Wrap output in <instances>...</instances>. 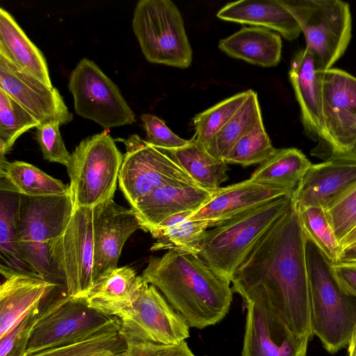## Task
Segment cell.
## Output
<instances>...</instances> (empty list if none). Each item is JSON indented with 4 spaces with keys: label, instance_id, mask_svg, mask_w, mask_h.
<instances>
[{
    "label": "cell",
    "instance_id": "obj_26",
    "mask_svg": "<svg viewBox=\"0 0 356 356\" xmlns=\"http://www.w3.org/2000/svg\"><path fill=\"white\" fill-rule=\"evenodd\" d=\"M0 54L23 71L53 86L44 56L3 8L0 9Z\"/></svg>",
    "mask_w": 356,
    "mask_h": 356
},
{
    "label": "cell",
    "instance_id": "obj_8",
    "mask_svg": "<svg viewBox=\"0 0 356 356\" xmlns=\"http://www.w3.org/2000/svg\"><path fill=\"white\" fill-rule=\"evenodd\" d=\"M297 19L318 71L344 54L352 36L349 4L341 0H284Z\"/></svg>",
    "mask_w": 356,
    "mask_h": 356
},
{
    "label": "cell",
    "instance_id": "obj_19",
    "mask_svg": "<svg viewBox=\"0 0 356 356\" xmlns=\"http://www.w3.org/2000/svg\"><path fill=\"white\" fill-rule=\"evenodd\" d=\"M214 191L185 182L166 184L156 188L131 208L136 212L142 229L151 234L172 216L198 211L211 198Z\"/></svg>",
    "mask_w": 356,
    "mask_h": 356
},
{
    "label": "cell",
    "instance_id": "obj_1",
    "mask_svg": "<svg viewBox=\"0 0 356 356\" xmlns=\"http://www.w3.org/2000/svg\"><path fill=\"white\" fill-rule=\"evenodd\" d=\"M307 238L293 200L234 273L233 292L270 309L300 336H313Z\"/></svg>",
    "mask_w": 356,
    "mask_h": 356
},
{
    "label": "cell",
    "instance_id": "obj_3",
    "mask_svg": "<svg viewBox=\"0 0 356 356\" xmlns=\"http://www.w3.org/2000/svg\"><path fill=\"white\" fill-rule=\"evenodd\" d=\"M306 257L312 334L335 353L348 345L356 327V296L339 284L330 261L307 239Z\"/></svg>",
    "mask_w": 356,
    "mask_h": 356
},
{
    "label": "cell",
    "instance_id": "obj_15",
    "mask_svg": "<svg viewBox=\"0 0 356 356\" xmlns=\"http://www.w3.org/2000/svg\"><path fill=\"white\" fill-rule=\"evenodd\" d=\"M0 89L22 106L40 124H65L73 115L58 90L23 71L0 54Z\"/></svg>",
    "mask_w": 356,
    "mask_h": 356
},
{
    "label": "cell",
    "instance_id": "obj_20",
    "mask_svg": "<svg viewBox=\"0 0 356 356\" xmlns=\"http://www.w3.org/2000/svg\"><path fill=\"white\" fill-rule=\"evenodd\" d=\"M0 272L3 277L0 286L1 338L23 315L57 287L63 286L49 282L38 275L15 271L2 265H0Z\"/></svg>",
    "mask_w": 356,
    "mask_h": 356
},
{
    "label": "cell",
    "instance_id": "obj_39",
    "mask_svg": "<svg viewBox=\"0 0 356 356\" xmlns=\"http://www.w3.org/2000/svg\"><path fill=\"white\" fill-rule=\"evenodd\" d=\"M325 211L340 243L356 227V185Z\"/></svg>",
    "mask_w": 356,
    "mask_h": 356
},
{
    "label": "cell",
    "instance_id": "obj_27",
    "mask_svg": "<svg viewBox=\"0 0 356 356\" xmlns=\"http://www.w3.org/2000/svg\"><path fill=\"white\" fill-rule=\"evenodd\" d=\"M162 151L203 188L216 191L229 178L227 163L211 155L193 136L181 147Z\"/></svg>",
    "mask_w": 356,
    "mask_h": 356
},
{
    "label": "cell",
    "instance_id": "obj_21",
    "mask_svg": "<svg viewBox=\"0 0 356 356\" xmlns=\"http://www.w3.org/2000/svg\"><path fill=\"white\" fill-rule=\"evenodd\" d=\"M287 195L292 193L248 179L218 188L207 204L188 218L207 220L210 227H215L248 209Z\"/></svg>",
    "mask_w": 356,
    "mask_h": 356
},
{
    "label": "cell",
    "instance_id": "obj_16",
    "mask_svg": "<svg viewBox=\"0 0 356 356\" xmlns=\"http://www.w3.org/2000/svg\"><path fill=\"white\" fill-rule=\"evenodd\" d=\"M241 356H306L309 337L300 336L270 309L246 303Z\"/></svg>",
    "mask_w": 356,
    "mask_h": 356
},
{
    "label": "cell",
    "instance_id": "obj_25",
    "mask_svg": "<svg viewBox=\"0 0 356 356\" xmlns=\"http://www.w3.org/2000/svg\"><path fill=\"white\" fill-rule=\"evenodd\" d=\"M280 35L259 26L243 27L219 41V49L228 56L262 67H274L282 54Z\"/></svg>",
    "mask_w": 356,
    "mask_h": 356
},
{
    "label": "cell",
    "instance_id": "obj_35",
    "mask_svg": "<svg viewBox=\"0 0 356 356\" xmlns=\"http://www.w3.org/2000/svg\"><path fill=\"white\" fill-rule=\"evenodd\" d=\"M120 328L73 344L42 350L29 356H124L127 342Z\"/></svg>",
    "mask_w": 356,
    "mask_h": 356
},
{
    "label": "cell",
    "instance_id": "obj_18",
    "mask_svg": "<svg viewBox=\"0 0 356 356\" xmlns=\"http://www.w3.org/2000/svg\"><path fill=\"white\" fill-rule=\"evenodd\" d=\"M356 185V160L334 158L312 164L292 193L298 210L318 207L327 209Z\"/></svg>",
    "mask_w": 356,
    "mask_h": 356
},
{
    "label": "cell",
    "instance_id": "obj_37",
    "mask_svg": "<svg viewBox=\"0 0 356 356\" xmlns=\"http://www.w3.org/2000/svg\"><path fill=\"white\" fill-rule=\"evenodd\" d=\"M252 90L236 94L195 115L193 137L206 147L248 97Z\"/></svg>",
    "mask_w": 356,
    "mask_h": 356
},
{
    "label": "cell",
    "instance_id": "obj_9",
    "mask_svg": "<svg viewBox=\"0 0 356 356\" xmlns=\"http://www.w3.org/2000/svg\"><path fill=\"white\" fill-rule=\"evenodd\" d=\"M318 73L321 136L312 154L324 161L344 158L356 140V77L332 67Z\"/></svg>",
    "mask_w": 356,
    "mask_h": 356
},
{
    "label": "cell",
    "instance_id": "obj_2",
    "mask_svg": "<svg viewBox=\"0 0 356 356\" xmlns=\"http://www.w3.org/2000/svg\"><path fill=\"white\" fill-rule=\"evenodd\" d=\"M141 276L163 293L189 327L215 325L229 310L230 282L197 256L168 250L161 257H152Z\"/></svg>",
    "mask_w": 356,
    "mask_h": 356
},
{
    "label": "cell",
    "instance_id": "obj_41",
    "mask_svg": "<svg viewBox=\"0 0 356 356\" xmlns=\"http://www.w3.org/2000/svg\"><path fill=\"white\" fill-rule=\"evenodd\" d=\"M140 119L146 131L145 140L148 144L161 150L177 149L188 144L189 140L179 137L156 115L145 113Z\"/></svg>",
    "mask_w": 356,
    "mask_h": 356
},
{
    "label": "cell",
    "instance_id": "obj_5",
    "mask_svg": "<svg viewBox=\"0 0 356 356\" xmlns=\"http://www.w3.org/2000/svg\"><path fill=\"white\" fill-rule=\"evenodd\" d=\"M74 213L70 191L62 195H20L18 238L22 254L35 274L65 286L49 255L51 242L65 232Z\"/></svg>",
    "mask_w": 356,
    "mask_h": 356
},
{
    "label": "cell",
    "instance_id": "obj_33",
    "mask_svg": "<svg viewBox=\"0 0 356 356\" xmlns=\"http://www.w3.org/2000/svg\"><path fill=\"white\" fill-rule=\"evenodd\" d=\"M297 211L307 239L318 248L331 264L339 263L342 249L325 209L308 207Z\"/></svg>",
    "mask_w": 356,
    "mask_h": 356
},
{
    "label": "cell",
    "instance_id": "obj_47",
    "mask_svg": "<svg viewBox=\"0 0 356 356\" xmlns=\"http://www.w3.org/2000/svg\"><path fill=\"white\" fill-rule=\"evenodd\" d=\"M344 158L352 159L356 160V140L353 145L352 147Z\"/></svg>",
    "mask_w": 356,
    "mask_h": 356
},
{
    "label": "cell",
    "instance_id": "obj_11",
    "mask_svg": "<svg viewBox=\"0 0 356 356\" xmlns=\"http://www.w3.org/2000/svg\"><path fill=\"white\" fill-rule=\"evenodd\" d=\"M68 88L76 114L104 129L136 122L135 113L118 86L86 58L81 59L72 71Z\"/></svg>",
    "mask_w": 356,
    "mask_h": 356
},
{
    "label": "cell",
    "instance_id": "obj_14",
    "mask_svg": "<svg viewBox=\"0 0 356 356\" xmlns=\"http://www.w3.org/2000/svg\"><path fill=\"white\" fill-rule=\"evenodd\" d=\"M125 340L174 346L189 337V326L153 285L145 282L132 307L121 318Z\"/></svg>",
    "mask_w": 356,
    "mask_h": 356
},
{
    "label": "cell",
    "instance_id": "obj_24",
    "mask_svg": "<svg viewBox=\"0 0 356 356\" xmlns=\"http://www.w3.org/2000/svg\"><path fill=\"white\" fill-rule=\"evenodd\" d=\"M318 72L312 56L302 49L291 60L289 76L300 106L305 132L318 142L321 136V88Z\"/></svg>",
    "mask_w": 356,
    "mask_h": 356
},
{
    "label": "cell",
    "instance_id": "obj_6",
    "mask_svg": "<svg viewBox=\"0 0 356 356\" xmlns=\"http://www.w3.org/2000/svg\"><path fill=\"white\" fill-rule=\"evenodd\" d=\"M122 159L115 140L106 131L80 142L66 167L74 211L93 209L113 199Z\"/></svg>",
    "mask_w": 356,
    "mask_h": 356
},
{
    "label": "cell",
    "instance_id": "obj_30",
    "mask_svg": "<svg viewBox=\"0 0 356 356\" xmlns=\"http://www.w3.org/2000/svg\"><path fill=\"white\" fill-rule=\"evenodd\" d=\"M311 165L307 156L297 148L276 149L250 179L293 193Z\"/></svg>",
    "mask_w": 356,
    "mask_h": 356
},
{
    "label": "cell",
    "instance_id": "obj_34",
    "mask_svg": "<svg viewBox=\"0 0 356 356\" xmlns=\"http://www.w3.org/2000/svg\"><path fill=\"white\" fill-rule=\"evenodd\" d=\"M61 292L57 287L43 300L23 315L9 332L0 338V356H24L37 323L51 309Z\"/></svg>",
    "mask_w": 356,
    "mask_h": 356
},
{
    "label": "cell",
    "instance_id": "obj_10",
    "mask_svg": "<svg viewBox=\"0 0 356 356\" xmlns=\"http://www.w3.org/2000/svg\"><path fill=\"white\" fill-rule=\"evenodd\" d=\"M120 327L118 318L94 309L84 298L70 297L64 290L35 325L24 356L73 344Z\"/></svg>",
    "mask_w": 356,
    "mask_h": 356
},
{
    "label": "cell",
    "instance_id": "obj_40",
    "mask_svg": "<svg viewBox=\"0 0 356 356\" xmlns=\"http://www.w3.org/2000/svg\"><path fill=\"white\" fill-rule=\"evenodd\" d=\"M59 122L40 124L36 129V140L45 160L67 167L71 154L67 151L61 137Z\"/></svg>",
    "mask_w": 356,
    "mask_h": 356
},
{
    "label": "cell",
    "instance_id": "obj_45",
    "mask_svg": "<svg viewBox=\"0 0 356 356\" xmlns=\"http://www.w3.org/2000/svg\"><path fill=\"white\" fill-rule=\"evenodd\" d=\"M356 244V227L340 242L342 250Z\"/></svg>",
    "mask_w": 356,
    "mask_h": 356
},
{
    "label": "cell",
    "instance_id": "obj_31",
    "mask_svg": "<svg viewBox=\"0 0 356 356\" xmlns=\"http://www.w3.org/2000/svg\"><path fill=\"white\" fill-rule=\"evenodd\" d=\"M0 191L1 265L15 271L34 273L24 259L19 244L20 195L10 191Z\"/></svg>",
    "mask_w": 356,
    "mask_h": 356
},
{
    "label": "cell",
    "instance_id": "obj_38",
    "mask_svg": "<svg viewBox=\"0 0 356 356\" xmlns=\"http://www.w3.org/2000/svg\"><path fill=\"white\" fill-rule=\"evenodd\" d=\"M275 150L261 120L234 145L224 161L242 166L261 164Z\"/></svg>",
    "mask_w": 356,
    "mask_h": 356
},
{
    "label": "cell",
    "instance_id": "obj_36",
    "mask_svg": "<svg viewBox=\"0 0 356 356\" xmlns=\"http://www.w3.org/2000/svg\"><path fill=\"white\" fill-rule=\"evenodd\" d=\"M39 125L35 118L0 89V159L5 158L22 134Z\"/></svg>",
    "mask_w": 356,
    "mask_h": 356
},
{
    "label": "cell",
    "instance_id": "obj_42",
    "mask_svg": "<svg viewBox=\"0 0 356 356\" xmlns=\"http://www.w3.org/2000/svg\"><path fill=\"white\" fill-rule=\"evenodd\" d=\"M126 342L124 356H195L186 341L174 346L135 340H126Z\"/></svg>",
    "mask_w": 356,
    "mask_h": 356
},
{
    "label": "cell",
    "instance_id": "obj_7",
    "mask_svg": "<svg viewBox=\"0 0 356 356\" xmlns=\"http://www.w3.org/2000/svg\"><path fill=\"white\" fill-rule=\"evenodd\" d=\"M132 29L148 62L179 68L191 65L193 52L184 19L172 1H138Z\"/></svg>",
    "mask_w": 356,
    "mask_h": 356
},
{
    "label": "cell",
    "instance_id": "obj_22",
    "mask_svg": "<svg viewBox=\"0 0 356 356\" xmlns=\"http://www.w3.org/2000/svg\"><path fill=\"white\" fill-rule=\"evenodd\" d=\"M144 284L134 268L118 267L97 278L83 298L94 309L120 318L132 307Z\"/></svg>",
    "mask_w": 356,
    "mask_h": 356
},
{
    "label": "cell",
    "instance_id": "obj_23",
    "mask_svg": "<svg viewBox=\"0 0 356 356\" xmlns=\"http://www.w3.org/2000/svg\"><path fill=\"white\" fill-rule=\"evenodd\" d=\"M222 20L273 30L288 40L298 38L300 26L284 0H241L230 2L217 13Z\"/></svg>",
    "mask_w": 356,
    "mask_h": 356
},
{
    "label": "cell",
    "instance_id": "obj_29",
    "mask_svg": "<svg viewBox=\"0 0 356 356\" xmlns=\"http://www.w3.org/2000/svg\"><path fill=\"white\" fill-rule=\"evenodd\" d=\"M192 213L191 211L182 212L161 223L151 233L156 241L151 246L150 250H173L198 257L210 224L207 220L189 219L188 216Z\"/></svg>",
    "mask_w": 356,
    "mask_h": 356
},
{
    "label": "cell",
    "instance_id": "obj_28",
    "mask_svg": "<svg viewBox=\"0 0 356 356\" xmlns=\"http://www.w3.org/2000/svg\"><path fill=\"white\" fill-rule=\"evenodd\" d=\"M0 191L21 195L41 197L62 195L70 191L69 185L24 161L9 162L0 159Z\"/></svg>",
    "mask_w": 356,
    "mask_h": 356
},
{
    "label": "cell",
    "instance_id": "obj_32",
    "mask_svg": "<svg viewBox=\"0 0 356 356\" xmlns=\"http://www.w3.org/2000/svg\"><path fill=\"white\" fill-rule=\"evenodd\" d=\"M261 120L257 95L252 90L236 113L213 137L207 149L214 157L224 161L234 145Z\"/></svg>",
    "mask_w": 356,
    "mask_h": 356
},
{
    "label": "cell",
    "instance_id": "obj_13",
    "mask_svg": "<svg viewBox=\"0 0 356 356\" xmlns=\"http://www.w3.org/2000/svg\"><path fill=\"white\" fill-rule=\"evenodd\" d=\"M117 140L126 147L119 187L131 207L161 186L180 182L197 185L166 153L138 135Z\"/></svg>",
    "mask_w": 356,
    "mask_h": 356
},
{
    "label": "cell",
    "instance_id": "obj_12",
    "mask_svg": "<svg viewBox=\"0 0 356 356\" xmlns=\"http://www.w3.org/2000/svg\"><path fill=\"white\" fill-rule=\"evenodd\" d=\"M93 229V209H76L65 232L50 245L52 264L72 298H83L95 282Z\"/></svg>",
    "mask_w": 356,
    "mask_h": 356
},
{
    "label": "cell",
    "instance_id": "obj_4",
    "mask_svg": "<svg viewBox=\"0 0 356 356\" xmlns=\"http://www.w3.org/2000/svg\"><path fill=\"white\" fill-rule=\"evenodd\" d=\"M292 204V195L248 209L207 231L199 257L218 275L232 277L258 240Z\"/></svg>",
    "mask_w": 356,
    "mask_h": 356
},
{
    "label": "cell",
    "instance_id": "obj_46",
    "mask_svg": "<svg viewBox=\"0 0 356 356\" xmlns=\"http://www.w3.org/2000/svg\"><path fill=\"white\" fill-rule=\"evenodd\" d=\"M348 356H356V327L348 343Z\"/></svg>",
    "mask_w": 356,
    "mask_h": 356
},
{
    "label": "cell",
    "instance_id": "obj_17",
    "mask_svg": "<svg viewBox=\"0 0 356 356\" xmlns=\"http://www.w3.org/2000/svg\"><path fill=\"white\" fill-rule=\"evenodd\" d=\"M95 281L103 273L118 268L122 248L141 224L133 209L113 199L93 208Z\"/></svg>",
    "mask_w": 356,
    "mask_h": 356
},
{
    "label": "cell",
    "instance_id": "obj_43",
    "mask_svg": "<svg viewBox=\"0 0 356 356\" xmlns=\"http://www.w3.org/2000/svg\"><path fill=\"white\" fill-rule=\"evenodd\" d=\"M331 267L339 284L356 296V263L339 262Z\"/></svg>",
    "mask_w": 356,
    "mask_h": 356
},
{
    "label": "cell",
    "instance_id": "obj_44",
    "mask_svg": "<svg viewBox=\"0 0 356 356\" xmlns=\"http://www.w3.org/2000/svg\"><path fill=\"white\" fill-rule=\"evenodd\" d=\"M339 262L356 263V244L341 251Z\"/></svg>",
    "mask_w": 356,
    "mask_h": 356
}]
</instances>
